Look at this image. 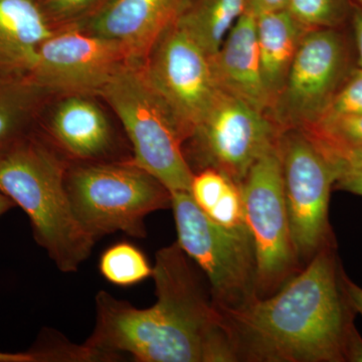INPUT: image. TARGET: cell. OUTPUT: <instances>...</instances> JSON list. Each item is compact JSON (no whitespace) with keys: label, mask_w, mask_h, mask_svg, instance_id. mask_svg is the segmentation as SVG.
Returning a JSON list of instances; mask_svg holds the SVG:
<instances>
[{"label":"cell","mask_w":362,"mask_h":362,"mask_svg":"<svg viewBox=\"0 0 362 362\" xmlns=\"http://www.w3.org/2000/svg\"><path fill=\"white\" fill-rule=\"evenodd\" d=\"M152 278L156 303L140 309L101 291L96 323L84 343L116 361H237L223 314L206 293L192 259L176 242L157 252Z\"/></svg>","instance_id":"cell-1"},{"label":"cell","mask_w":362,"mask_h":362,"mask_svg":"<svg viewBox=\"0 0 362 362\" xmlns=\"http://www.w3.org/2000/svg\"><path fill=\"white\" fill-rule=\"evenodd\" d=\"M337 246L321 250L271 296L220 311L237 361L345 362L357 329Z\"/></svg>","instance_id":"cell-2"},{"label":"cell","mask_w":362,"mask_h":362,"mask_svg":"<svg viewBox=\"0 0 362 362\" xmlns=\"http://www.w3.org/2000/svg\"><path fill=\"white\" fill-rule=\"evenodd\" d=\"M66 161L37 138L0 152V192L30 218L33 237L59 270H78L97 240L76 218L66 188Z\"/></svg>","instance_id":"cell-3"},{"label":"cell","mask_w":362,"mask_h":362,"mask_svg":"<svg viewBox=\"0 0 362 362\" xmlns=\"http://www.w3.org/2000/svg\"><path fill=\"white\" fill-rule=\"evenodd\" d=\"M100 96L122 122L132 149L130 161L169 192H189L194 173L183 150L187 136L168 105L150 85L142 64H126Z\"/></svg>","instance_id":"cell-4"},{"label":"cell","mask_w":362,"mask_h":362,"mask_svg":"<svg viewBox=\"0 0 362 362\" xmlns=\"http://www.w3.org/2000/svg\"><path fill=\"white\" fill-rule=\"evenodd\" d=\"M66 188L76 218L93 239L123 232L146 237L145 218L171 207V192L130 160L66 169Z\"/></svg>","instance_id":"cell-5"},{"label":"cell","mask_w":362,"mask_h":362,"mask_svg":"<svg viewBox=\"0 0 362 362\" xmlns=\"http://www.w3.org/2000/svg\"><path fill=\"white\" fill-rule=\"evenodd\" d=\"M177 243L206 274L220 311L238 310L258 298L254 242L246 223L228 228L211 220L188 192H171Z\"/></svg>","instance_id":"cell-6"},{"label":"cell","mask_w":362,"mask_h":362,"mask_svg":"<svg viewBox=\"0 0 362 362\" xmlns=\"http://www.w3.org/2000/svg\"><path fill=\"white\" fill-rule=\"evenodd\" d=\"M240 189L256 255L257 296L266 298L304 268L293 243L277 143L252 166Z\"/></svg>","instance_id":"cell-7"},{"label":"cell","mask_w":362,"mask_h":362,"mask_svg":"<svg viewBox=\"0 0 362 362\" xmlns=\"http://www.w3.org/2000/svg\"><path fill=\"white\" fill-rule=\"evenodd\" d=\"M277 148L293 243L305 267L321 250L337 246L329 221L334 177L307 131L281 130Z\"/></svg>","instance_id":"cell-8"},{"label":"cell","mask_w":362,"mask_h":362,"mask_svg":"<svg viewBox=\"0 0 362 362\" xmlns=\"http://www.w3.org/2000/svg\"><path fill=\"white\" fill-rule=\"evenodd\" d=\"M280 132L265 112L218 90L185 142L189 145L185 154L188 164L194 160L197 171L216 169L240 187L252 166L275 146Z\"/></svg>","instance_id":"cell-9"},{"label":"cell","mask_w":362,"mask_h":362,"mask_svg":"<svg viewBox=\"0 0 362 362\" xmlns=\"http://www.w3.org/2000/svg\"><path fill=\"white\" fill-rule=\"evenodd\" d=\"M351 70L349 47L338 28L308 30L268 115L281 130L310 127Z\"/></svg>","instance_id":"cell-10"},{"label":"cell","mask_w":362,"mask_h":362,"mask_svg":"<svg viewBox=\"0 0 362 362\" xmlns=\"http://www.w3.org/2000/svg\"><path fill=\"white\" fill-rule=\"evenodd\" d=\"M142 68L150 85L175 114L187 140L220 90L209 57L173 23L157 40Z\"/></svg>","instance_id":"cell-11"},{"label":"cell","mask_w":362,"mask_h":362,"mask_svg":"<svg viewBox=\"0 0 362 362\" xmlns=\"http://www.w3.org/2000/svg\"><path fill=\"white\" fill-rule=\"evenodd\" d=\"M130 62L120 45L74 28L54 33L42 42L26 76L45 93L100 95Z\"/></svg>","instance_id":"cell-12"},{"label":"cell","mask_w":362,"mask_h":362,"mask_svg":"<svg viewBox=\"0 0 362 362\" xmlns=\"http://www.w3.org/2000/svg\"><path fill=\"white\" fill-rule=\"evenodd\" d=\"M183 0H110L83 21L81 30L113 40L131 61L143 64L164 30L175 23Z\"/></svg>","instance_id":"cell-13"},{"label":"cell","mask_w":362,"mask_h":362,"mask_svg":"<svg viewBox=\"0 0 362 362\" xmlns=\"http://www.w3.org/2000/svg\"><path fill=\"white\" fill-rule=\"evenodd\" d=\"M209 61L218 90L269 113L271 100L262 74L256 14L250 9L243 14Z\"/></svg>","instance_id":"cell-14"},{"label":"cell","mask_w":362,"mask_h":362,"mask_svg":"<svg viewBox=\"0 0 362 362\" xmlns=\"http://www.w3.org/2000/svg\"><path fill=\"white\" fill-rule=\"evenodd\" d=\"M85 97L69 96L59 105L52 119L51 134L71 158L99 163L113 148V136L103 112Z\"/></svg>","instance_id":"cell-15"},{"label":"cell","mask_w":362,"mask_h":362,"mask_svg":"<svg viewBox=\"0 0 362 362\" xmlns=\"http://www.w3.org/2000/svg\"><path fill=\"white\" fill-rule=\"evenodd\" d=\"M54 33L35 0H0V74L28 75Z\"/></svg>","instance_id":"cell-16"},{"label":"cell","mask_w":362,"mask_h":362,"mask_svg":"<svg viewBox=\"0 0 362 362\" xmlns=\"http://www.w3.org/2000/svg\"><path fill=\"white\" fill-rule=\"evenodd\" d=\"M256 21L262 74L272 105L285 84L302 40L310 30L288 9L258 14Z\"/></svg>","instance_id":"cell-17"},{"label":"cell","mask_w":362,"mask_h":362,"mask_svg":"<svg viewBox=\"0 0 362 362\" xmlns=\"http://www.w3.org/2000/svg\"><path fill=\"white\" fill-rule=\"evenodd\" d=\"M247 11L249 0H183L175 23L211 58Z\"/></svg>","instance_id":"cell-18"},{"label":"cell","mask_w":362,"mask_h":362,"mask_svg":"<svg viewBox=\"0 0 362 362\" xmlns=\"http://www.w3.org/2000/svg\"><path fill=\"white\" fill-rule=\"evenodd\" d=\"M45 94L26 75L0 74V152L26 137V127Z\"/></svg>","instance_id":"cell-19"},{"label":"cell","mask_w":362,"mask_h":362,"mask_svg":"<svg viewBox=\"0 0 362 362\" xmlns=\"http://www.w3.org/2000/svg\"><path fill=\"white\" fill-rule=\"evenodd\" d=\"M189 194L216 223L228 228L246 223L242 189L220 171L206 168L195 173Z\"/></svg>","instance_id":"cell-20"},{"label":"cell","mask_w":362,"mask_h":362,"mask_svg":"<svg viewBox=\"0 0 362 362\" xmlns=\"http://www.w3.org/2000/svg\"><path fill=\"white\" fill-rule=\"evenodd\" d=\"M305 131L316 142L329 163L334 177L333 188L362 197V147L343 144Z\"/></svg>","instance_id":"cell-21"},{"label":"cell","mask_w":362,"mask_h":362,"mask_svg":"<svg viewBox=\"0 0 362 362\" xmlns=\"http://www.w3.org/2000/svg\"><path fill=\"white\" fill-rule=\"evenodd\" d=\"M100 272L107 281L116 286L128 287L151 277L153 267L134 245L118 243L103 252Z\"/></svg>","instance_id":"cell-22"},{"label":"cell","mask_w":362,"mask_h":362,"mask_svg":"<svg viewBox=\"0 0 362 362\" xmlns=\"http://www.w3.org/2000/svg\"><path fill=\"white\" fill-rule=\"evenodd\" d=\"M288 11L309 30L338 28L350 14L349 0H289Z\"/></svg>","instance_id":"cell-23"},{"label":"cell","mask_w":362,"mask_h":362,"mask_svg":"<svg viewBox=\"0 0 362 362\" xmlns=\"http://www.w3.org/2000/svg\"><path fill=\"white\" fill-rule=\"evenodd\" d=\"M35 362L44 361H108L107 357L87 345H76L64 337L47 329L40 333L39 340L28 350Z\"/></svg>","instance_id":"cell-24"},{"label":"cell","mask_w":362,"mask_h":362,"mask_svg":"<svg viewBox=\"0 0 362 362\" xmlns=\"http://www.w3.org/2000/svg\"><path fill=\"white\" fill-rule=\"evenodd\" d=\"M361 114L362 69L358 66V68L352 69L350 71L349 77L333 97L332 101L328 105L327 109L318 122L341 118V117L361 115Z\"/></svg>","instance_id":"cell-25"},{"label":"cell","mask_w":362,"mask_h":362,"mask_svg":"<svg viewBox=\"0 0 362 362\" xmlns=\"http://www.w3.org/2000/svg\"><path fill=\"white\" fill-rule=\"evenodd\" d=\"M110 0H44L42 8L49 21H84Z\"/></svg>","instance_id":"cell-26"},{"label":"cell","mask_w":362,"mask_h":362,"mask_svg":"<svg viewBox=\"0 0 362 362\" xmlns=\"http://www.w3.org/2000/svg\"><path fill=\"white\" fill-rule=\"evenodd\" d=\"M304 129L343 144L362 147V114L321 121Z\"/></svg>","instance_id":"cell-27"},{"label":"cell","mask_w":362,"mask_h":362,"mask_svg":"<svg viewBox=\"0 0 362 362\" xmlns=\"http://www.w3.org/2000/svg\"><path fill=\"white\" fill-rule=\"evenodd\" d=\"M341 279L343 289H344L349 304L351 305L356 314H361L362 316V288L356 285L354 281L350 280L344 271L342 272Z\"/></svg>","instance_id":"cell-28"},{"label":"cell","mask_w":362,"mask_h":362,"mask_svg":"<svg viewBox=\"0 0 362 362\" xmlns=\"http://www.w3.org/2000/svg\"><path fill=\"white\" fill-rule=\"evenodd\" d=\"M289 0H249V9L258 14L287 11Z\"/></svg>","instance_id":"cell-29"},{"label":"cell","mask_w":362,"mask_h":362,"mask_svg":"<svg viewBox=\"0 0 362 362\" xmlns=\"http://www.w3.org/2000/svg\"><path fill=\"white\" fill-rule=\"evenodd\" d=\"M352 28L358 56V66L362 69V8L357 6L351 13Z\"/></svg>","instance_id":"cell-30"},{"label":"cell","mask_w":362,"mask_h":362,"mask_svg":"<svg viewBox=\"0 0 362 362\" xmlns=\"http://www.w3.org/2000/svg\"><path fill=\"white\" fill-rule=\"evenodd\" d=\"M0 362H35V359L30 352H21V354H7L0 351Z\"/></svg>","instance_id":"cell-31"},{"label":"cell","mask_w":362,"mask_h":362,"mask_svg":"<svg viewBox=\"0 0 362 362\" xmlns=\"http://www.w3.org/2000/svg\"><path fill=\"white\" fill-rule=\"evenodd\" d=\"M16 206L13 199H9L4 192H0V216H4L13 207Z\"/></svg>","instance_id":"cell-32"},{"label":"cell","mask_w":362,"mask_h":362,"mask_svg":"<svg viewBox=\"0 0 362 362\" xmlns=\"http://www.w3.org/2000/svg\"><path fill=\"white\" fill-rule=\"evenodd\" d=\"M356 1L358 4V6L362 8V0H356Z\"/></svg>","instance_id":"cell-33"}]
</instances>
